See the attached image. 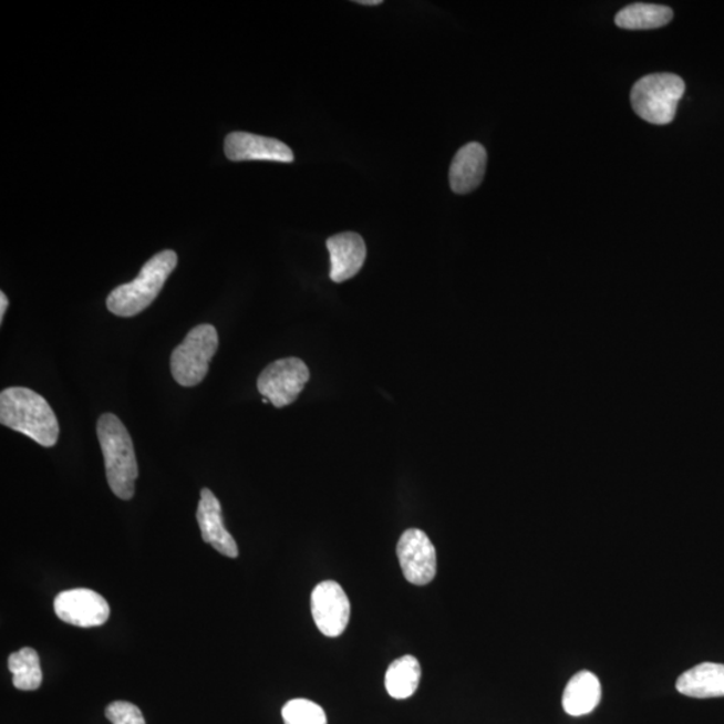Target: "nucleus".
<instances>
[{
  "label": "nucleus",
  "instance_id": "12",
  "mask_svg": "<svg viewBox=\"0 0 724 724\" xmlns=\"http://www.w3.org/2000/svg\"><path fill=\"white\" fill-rule=\"evenodd\" d=\"M330 254V279L342 283L359 275L366 258L364 239L355 232H341L327 240Z\"/></svg>",
  "mask_w": 724,
  "mask_h": 724
},
{
  "label": "nucleus",
  "instance_id": "1",
  "mask_svg": "<svg viewBox=\"0 0 724 724\" xmlns=\"http://www.w3.org/2000/svg\"><path fill=\"white\" fill-rule=\"evenodd\" d=\"M0 423L27 435L42 447H53L60 437V423L48 400L23 386L0 393Z\"/></svg>",
  "mask_w": 724,
  "mask_h": 724
},
{
  "label": "nucleus",
  "instance_id": "22",
  "mask_svg": "<svg viewBox=\"0 0 724 724\" xmlns=\"http://www.w3.org/2000/svg\"><path fill=\"white\" fill-rule=\"evenodd\" d=\"M358 3L361 6H379L383 2L381 0H359Z\"/></svg>",
  "mask_w": 724,
  "mask_h": 724
},
{
  "label": "nucleus",
  "instance_id": "10",
  "mask_svg": "<svg viewBox=\"0 0 724 724\" xmlns=\"http://www.w3.org/2000/svg\"><path fill=\"white\" fill-rule=\"evenodd\" d=\"M225 154L232 162L268 161L291 163L293 151L277 138L234 132L226 137Z\"/></svg>",
  "mask_w": 724,
  "mask_h": 724
},
{
  "label": "nucleus",
  "instance_id": "14",
  "mask_svg": "<svg viewBox=\"0 0 724 724\" xmlns=\"http://www.w3.org/2000/svg\"><path fill=\"white\" fill-rule=\"evenodd\" d=\"M601 701V683L594 673L577 672L570 679L562 695L565 713L570 716H582L592 713Z\"/></svg>",
  "mask_w": 724,
  "mask_h": 724
},
{
  "label": "nucleus",
  "instance_id": "3",
  "mask_svg": "<svg viewBox=\"0 0 724 724\" xmlns=\"http://www.w3.org/2000/svg\"><path fill=\"white\" fill-rule=\"evenodd\" d=\"M176 266L175 251L165 250L156 254L143 266L135 281L121 285L112 291L106 300L107 310L125 319L142 313L161 294L163 286L173 275Z\"/></svg>",
  "mask_w": 724,
  "mask_h": 724
},
{
  "label": "nucleus",
  "instance_id": "20",
  "mask_svg": "<svg viewBox=\"0 0 724 724\" xmlns=\"http://www.w3.org/2000/svg\"><path fill=\"white\" fill-rule=\"evenodd\" d=\"M105 715L112 724H147L142 711L130 702L111 703L105 710Z\"/></svg>",
  "mask_w": 724,
  "mask_h": 724
},
{
  "label": "nucleus",
  "instance_id": "16",
  "mask_svg": "<svg viewBox=\"0 0 724 724\" xmlns=\"http://www.w3.org/2000/svg\"><path fill=\"white\" fill-rule=\"evenodd\" d=\"M673 11L666 6L634 3L627 6L614 18L616 24L625 30H652L672 21Z\"/></svg>",
  "mask_w": 724,
  "mask_h": 724
},
{
  "label": "nucleus",
  "instance_id": "5",
  "mask_svg": "<svg viewBox=\"0 0 724 724\" xmlns=\"http://www.w3.org/2000/svg\"><path fill=\"white\" fill-rule=\"evenodd\" d=\"M219 347L218 332L213 325L203 323L187 334L170 355V372L177 384L195 386L207 376L209 361Z\"/></svg>",
  "mask_w": 724,
  "mask_h": 724
},
{
  "label": "nucleus",
  "instance_id": "8",
  "mask_svg": "<svg viewBox=\"0 0 724 724\" xmlns=\"http://www.w3.org/2000/svg\"><path fill=\"white\" fill-rule=\"evenodd\" d=\"M311 614L317 628L328 638H337L351 620V601L335 581L319 583L311 593Z\"/></svg>",
  "mask_w": 724,
  "mask_h": 724
},
{
  "label": "nucleus",
  "instance_id": "6",
  "mask_svg": "<svg viewBox=\"0 0 724 724\" xmlns=\"http://www.w3.org/2000/svg\"><path fill=\"white\" fill-rule=\"evenodd\" d=\"M309 379V368L302 360L296 358L277 360L260 373L258 391L276 408H283L296 402Z\"/></svg>",
  "mask_w": 724,
  "mask_h": 724
},
{
  "label": "nucleus",
  "instance_id": "17",
  "mask_svg": "<svg viewBox=\"0 0 724 724\" xmlns=\"http://www.w3.org/2000/svg\"><path fill=\"white\" fill-rule=\"evenodd\" d=\"M422 669L418 660L405 655L395 660L385 673V689L393 699H408L415 694L421 683Z\"/></svg>",
  "mask_w": 724,
  "mask_h": 724
},
{
  "label": "nucleus",
  "instance_id": "2",
  "mask_svg": "<svg viewBox=\"0 0 724 724\" xmlns=\"http://www.w3.org/2000/svg\"><path fill=\"white\" fill-rule=\"evenodd\" d=\"M97 436L111 490L120 499H132L138 467L128 430L116 415L104 414L99 418Z\"/></svg>",
  "mask_w": 724,
  "mask_h": 724
},
{
  "label": "nucleus",
  "instance_id": "19",
  "mask_svg": "<svg viewBox=\"0 0 724 724\" xmlns=\"http://www.w3.org/2000/svg\"><path fill=\"white\" fill-rule=\"evenodd\" d=\"M285 724H328L325 711L308 699H293L282 709Z\"/></svg>",
  "mask_w": 724,
  "mask_h": 724
},
{
  "label": "nucleus",
  "instance_id": "13",
  "mask_svg": "<svg viewBox=\"0 0 724 724\" xmlns=\"http://www.w3.org/2000/svg\"><path fill=\"white\" fill-rule=\"evenodd\" d=\"M487 152L479 143H469L456 152L449 168V184L455 194L473 193L486 174Z\"/></svg>",
  "mask_w": 724,
  "mask_h": 724
},
{
  "label": "nucleus",
  "instance_id": "7",
  "mask_svg": "<svg viewBox=\"0 0 724 724\" xmlns=\"http://www.w3.org/2000/svg\"><path fill=\"white\" fill-rule=\"evenodd\" d=\"M396 551L406 581L423 587L434 580L437 570L436 549L424 531H404Z\"/></svg>",
  "mask_w": 724,
  "mask_h": 724
},
{
  "label": "nucleus",
  "instance_id": "18",
  "mask_svg": "<svg viewBox=\"0 0 724 724\" xmlns=\"http://www.w3.org/2000/svg\"><path fill=\"white\" fill-rule=\"evenodd\" d=\"M9 670L12 673V683L15 689L34 691L41 687L40 656L33 648H23V650L12 653L9 658Z\"/></svg>",
  "mask_w": 724,
  "mask_h": 724
},
{
  "label": "nucleus",
  "instance_id": "4",
  "mask_svg": "<svg viewBox=\"0 0 724 724\" xmlns=\"http://www.w3.org/2000/svg\"><path fill=\"white\" fill-rule=\"evenodd\" d=\"M685 92L684 81L676 74L645 75L633 85L631 103L640 118L653 125L671 124Z\"/></svg>",
  "mask_w": 724,
  "mask_h": 724
},
{
  "label": "nucleus",
  "instance_id": "11",
  "mask_svg": "<svg viewBox=\"0 0 724 724\" xmlns=\"http://www.w3.org/2000/svg\"><path fill=\"white\" fill-rule=\"evenodd\" d=\"M196 518H198L203 541L211 545L220 555L230 558L238 557V545L225 527L220 501L208 488L201 490Z\"/></svg>",
  "mask_w": 724,
  "mask_h": 724
},
{
  "label": "nucleus",
  "instance_id": "21",
  "mask_svg": "<svg viewBox=\"0 0 724 724\" xmlns=\"http://www.w3.org/2000/svg\"><path fill=\"white\" fill-rule=\"evenodd\" d=\"M8 307H9L8 297H6V294L2 291V293H0V322H3L6 310H8Z\"/></svg>",
  "mask_w": 724,
  "mask_h": 724
},
{
  "label": "nucleus",
  "instance_id": "9",
  "mask_svg": "<svg viewBox=\"0 0 724 724\" xmlns=\"http://www.w3.org/2000/svg\"><path fill=\"white\" fill-rule=\"evenodd\" d=\"M54 611L68 624L81 628L104 625L111 608L103 596L92 589H70L55 597Z\"/></svg>",
  "mask_w": 724,
  "mask_h": 724
},
{
  "label": "nucleus",
  "instance_id": "15",
  "mask_svg": "<svg viewBox=\"0 0 724 724\" xmlns=\"http://www.w3.org/2000/svg\"><path fill=\"white\" fill-rule=\"evenodd\" d=\"M676 689L690 697L724 696V664L702 663L685 671L678 679Z\"/></svg>",
  "mask_w": 724,
  "mask_h": 724
}]
</instances>
